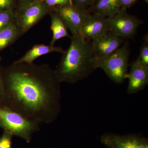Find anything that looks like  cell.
<instances>
[{
    "instance_id": "cell-1",
    "label": "cell",
    "mask_w": 148,
    "mask_h": 148,
    "mask_svg": "<svg viewBox=\"0 0 148 148\" xmlns=\"http://www.w3.org/2000/svg\"><path fill=\"white\" fill-rule=\"evenodd\" d=\"M6 107L40 124H50L61 110V83L47 64L16 63L2 68Z\"/></svg>"
},
{
    "instance_id": "cell-2",
    "label": "cell",
    "mask_w": 148,
    "mask_h": 148,
    "mask_svg": "<svg viewBox=\"0 0 148 148\" xmlns=\"http://www.w3.org/2000/svg\"><path fill=\"white\" fill-rule=\"evenodd\" d=\"M70 46L62 53L55 69L60 82L75 84L90 76L96 69L91 41L79 33L72 34Z\"/></svg>"
},
{
    "instance_id": "cell-3",
    "label": "cell",
    "mask_w": 148,
    "mask_h": 148,
    "mask_svg": "<svg viewBox=\"0 0 148 148\" xmlns=\"http://www.w3.org/2000/svg\"><path fill=\"white\" fill-rule=\"evenodd\" d=\"M130 55L129 44L126 42L111 55L103 58L96 57L95 68L103 70L113 82L122 83L128 77Z\"/></svg>"
},
{
    "instance_id": "cell-4",
    "label": "cell",
    "mask_w": 148,
    "mask_h": 148,
    "mask_svg": "<svg viewBox=\"0 0 148 148\" xmlns=\"http://www.w3.org/2000/svg\"><path fill=\"white\" fill-rule=\"evenodd\" d=\"M40 124L5 107L0 108V127L27 143L40 130Z\"/></svg>"
},
{
    "instance_id": "cell-5",
    "label": "cell",
    "mask_w": 148,
    "mask_h": 148,
    "mask_svg": "<svg viewBox=\"0 0 148 148\" xmlns=\"http://www.w3.org/2000/svg\"><path fill=\"white\" fill-rule=\"evenodd\" d=\"M54 8L49 7L42 0L27 5L18 6L14 10L15 22L22 35L34 27L45 15Z\"/></svg>"
},
{
    "instance_id": "cell-6",
    "label": "cell",
    "mask_w": 148,
    "mask_h": 148,
    "mask_svg": "<svg viewBox=\"0 0 148 148\" xmlns=\"http://www.w3.org/2000/svg\"><path fill=\"white\" fill-rule=\"evenodd\" d=\"M108 21L110 31L123 39L134 36L143 23L137 16L130 15L126 9L122 8L114 16L108 18Z\"/></svg>"
},
{
    "instance_id": "cell-7",
    "label": "cell",
    "mask_w": 148,
    "mask_h": 148,
    "mask_svg": "<svg viewBox=\"0 0 148 148\" xmlns=\"http://www.w3.org/2000/svg\"><path fill=\"white\" fill-rule=\"evenodd\" d=\"M54 11L62 18L72 34L80 32L90 14L86 9L71 4L56 7Z\"/></svg>"
},
{
    "instance_id": "cell-8",
    "label": "cell",
    "mask_w": 148,
    "mask_h": 148,
    "mask_svg": "<svg viewBox=\"0 0 148 148\" xmlns=\"http://www.w3.org/2000/svg\"><path fill=\"white\" fill-rule=\"evenodd\" d=\"M101 143L108 148H148V139L135 134L119 135L111 132L104 133Z\"/></svg>"
},
{
    "instance_id": "cell-9",
    "label": "cell",
    "mask_w": 148,
    "mask_h": 148,
    "mask_svg": "<svg viewBox=\"0 0 148 148\" xmlns=\"http://www.w3.org/2000/svg\"><path fill=\"white\" fill-rule=\"evenodd\" d=\"M123 38L109 31L105 34L91 41L95 57L103 58L116 51L124 42Z\"/></svg>"
},
{
    "instance_id": "cell-10",
    "label": "cell",
    "mask_w": 148,
    "mask_h": 148,
    "mask_svg": "<svg viewBox=\"0 0 148 148\" xmlns=\"http://www.w3.org/2000/svg\"><path fill=\"white\" fill-rule=\"evenodd\" d=\"M110 31L108 18L93 13L89 14L79 33L86 39L92 41Z\"/></svg>"
},
{
    "instance_id": "cell-11",
    "label": "cell",
    "mask_w": 148,
    "mask_h": 148,
    "mask_svg": "<svg viewBox=\"0 0 148 148\" xmlns=\"http://www.w3.org/2000/svg\"><path fill=\"white\" fill-rule=\"evenodd\" d=\"M127 78V93L135 94L143 90L148 84V67L143 66L136 60L131 64Z\"/></svg>"
},
{
    "instance_id": "cell-12",
    "label": "cell",
    "mask_w": 148,
    "mask_h": 148,
    "mask_svg": "<svg viewBox=\"0 0 148 148\" xmlns=\"http://www.w3.org/2000/svg\"><path fill=\"white\" fill-rule=\"evenodd\" d=\"M65 50L61 47H57L54 45H45L44 44H38L34 45L29 49L22 57L17 61H14L16 63H27L31 64L37 58L48 53L58 52L64 53Z\"/></svg>"
},
{
    "instance_id": "cell-13",
    "label": "cell",
    "mask_w": 148,
    "mask_h": 148,
    "mask_svg": "<svg viewBox=\"0 0 148 148\" xmlns=\"http://www.w3.org/2000/svg\"><path fill=\"white\" fill-rule=\"evenodd\" d=\"M90 9L93 13L111 18L121 9V0H95Z\"/></svg>"
},
{
    "instance_id": "cell-14",
    "label": "cell",
    "mask_w": 148,
    "mask_h": 148,
    "mask_svg": "<svg viewBox=\"0 0 148 148\" xmlns=\"http://www.w3.org/2000/svg\"><path fill=\"white\" fill-rule=\"evenodd\" d=\"M51 16V29L52 32V38L50 45H54L57 41L65 37L71 36L68 32V28L60 16L55 12L49 14Z\"/></svg>"
},
{
    "instance_id": "cell-15",
    "label": "cell",
    "mask_w": 148,
    "mask_h": 148,
    "mask_svg": "<svg viewBox=\"0 0 148 148\" xmlns=\"http://www.w3.org/2000/svg\"><path fill=\"white\" fill-rule=\"evenodd\" d=\"M22 35L15 22L0 30V52L14 43Z\"/></svg>"
},
{
    "instance_id": "cell-16",
    "label": "cell",
    "mask_w": 148,
    "mask_h": 148,
    "mask_svg": "<svg viewBox=\"0 0 148 148\" xmlns=\"http://www.w3.org/2000/svg\"><path fill=\"white\" fill-rule=\"evenodd\" d=\"M14 10L0 12V30L10 26L15 21Z\"/></svg>"
},
{
    "instance_id": "cell-17",
    "label": "cell",
    "mask_w": 148,
    "mask_h": 148,
    "mask_svg": "<svg viewBox=\"0 0 148 148\" xmlns=\"http://www.w3.org/2000/svg\"><path fill=\"white\" fill-rule=\"evenodd\" d=\"M148 39L145 36V42L140 48V54L137 61L143 66L148 67Z\"/></svg>"
},
{
    "instance_id": "cell-18",
    "label": "cell",
    "mask_w": 148,
    "mask_h": 148,
    "mask_svg": "<svg viewBox=\"0 0 148 148\" xmlns=\"http://www.w3.org/2000/svg\"><path fill=\"white\" fill-rule=\"evenodd\" d=\"M13 136L10 132L3 130L0 137V148H12Z\"/></svg>"
},
{
    "instance_id": "cell-19",
    "label": "cell",
    "mask_w": 148,
    "mask_h": 148,
    "mask_svg": "<svg viewBox=\"0 0 148 148\" xmlns=\"http://www.w3.org/2000/svg\"><path fill=\"white\" fill-rule=\"evenodd\" d=\"M17 6L15 0H0V12L13 10Z\"/></svg>"
},
{
    "instance_id": "cell-20",
    "label": "cell",
    "mask_w": 148,
    "mask_h": 148,
    "mask_svg": "<svg viewBox=\"0 0 148 148\" xmlns=\"http://www.w3.org/2000/svg\"><path fill=\"white\" fill-rule=\"evenodd\" d=\"M49 7L55 8L57 7L71 4L70 0H42Z\"/></svg>"
},
{
    "instance_id": "cell-21",
    "label": "cell",
    "mask_w": 148,
    "mask_h": 148,
    "mask_svg": "<svg viewBox=\"0 0 148 148\" xmlns=\"http://www.w3.org/2000/svg\"><path fill=\"white\" fill-rule=\"evenodd\" d=\"M95 0H72L73 5L86 9L87 7L90 8L93 5Z\"/></svg>"
},
{
    "instance_id": "cell-22",
    "label": "cell",
    "mask_w": 148,
    "mask_h": 148,
    "mask_svg": "<svg viewBox=\"0 0 148 148\" xmlns=\"http://www.w3.org/2000/svg\"><path fill=\"white\" fill-rule=\"evenodd\" d=\"M2 69V68L0 66V108L3 107L5 98L4 89Z\"/></svg>"
},
{
    "instance_id": "cell-23",
    "label": "cell",
    "mask_w": 148,
    "mask_h": 148,
    "mask_svg": "<svg viewBox=\"0 0 148 148\" xmlns=\"http://www.w3.org/2000/svg\"><path fill=\"white\" fill-rule=\"evenodd\" d=\"M137 0H121V8L127 9L135 4Z\"/></svg>"
},
{
    "instance_id": "cell-24",
    "label": "cell",
    "mask_w": 148,
    "mask_h": 148,
    "mask_svg": "<svg viewBox=\"0 0 148 148\" xmlns=\"http://www.w3.org/2000/svg\"><path fill=\"white\" fill-rule=\"evenodd\" d=\"M15 1L17 3V7H18L27 5L32 3L35 2L38 0H15Z\"/></svg>"
},
{
    "instance_id": "cell-25",
    "label": "cell",
    "mask_w": 148,
    "mask_h": 148,
    "mask_svg": "<svg viewBox=\"0 0 148 148\" xmlns=\"http://www.w3.org/2000/svg\"><path fill=\"white\" fill-rule=\"evenodd\" d=\"M145 1L146 3H148V0H144Z\"/></svg>"
},
{
    "instance_id": "cell-26",
    "label": "cell",
    "mask_w": 148,
    "mask_h": 148,
    "mask_svg": "<svg viewBox=\"0 0 148 148\" xmlns=\"http://www.w3.org/2000/svg\"><path fill=\"white\" fill-rule=\"evenodd\" d=\"M70 1H71V3L72 4V5H73V3H72V0H70Z\"/></svg>"
},
{
    "instance_id": "cell-27",
    "label": "cell",
    "mask_w": 148,
    "mask_h": 148,
    "mask_svg": "<svg viewBox=\"0 0 148 148\" xmlns=\"http://www.w3.org/2000/svg\"><path fill=\"white\" fill-rule=\"evenodd\" d=\"M1 57H0V61H1Z\"/></svg>"
}]
</instances>
